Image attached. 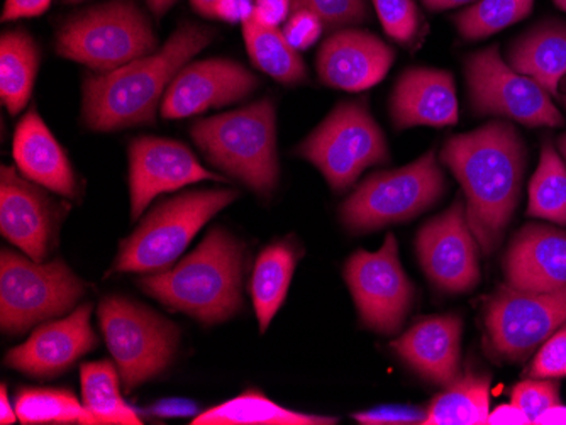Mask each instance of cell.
<instances>
[{
	"label": "cell",
	"mask_w": 566,
	"mask_h": 425,
	"mask_svg": "<svg viewBox=\"0 0 566 425\" xmlns=\"http://www.w3.org/2000/svg\"><path fill=\"white\" fill-rule=\"evenodd\" d=\"M203 180L226 182L221 174L203 168L196 155L182 142L157 136H142L129 145L133 221L142 217L151 200L160 193L175 192Z\"/></svg>",
	"instance_id": "9a60e30c"
},
{
	"label": "cell",
	"mask_w": 566,
	"mask_h": 425,
	"mask_svg": "<svg viewBox=\"0 0 566 425\" xmlns=\"http://www.w3.org/2000/svg\"><path fill=\"white\" fill-rule=\"evenodd\" d=\"M491 379L467 371L432 400L424 425H480L491 415Z\"/></svg>",
	"instance_id": "83f0119b"
},
{
	"label": "cell",
	"mask_w": 566,
	"mask_h": 425,
	"mask_svg": "<svg viewBox=\"0 0 566 425\" xmlns=\"http://www.w3.org/2000/svg\"><path fill=\"white\" fill-rule=\"evenodd\" d=\"M175 4H177V0H148L149 9L158 19L164 18Z\"/></svg>",
	"instance_id": "681fc988"
},
{
	"label": "cell",
	"mask_w": 566,
	"mask_h": 425,
	"mask_svg": "<svg viewBox=\"0 0 566 425\" xmlns=\"http://www.w3.org/2000/svg\"><path fill=\"white\" fill-rule=\"evenodd\" d=\"M390 346L429 382L450 386L460 376V317H429L415 323Z\"/></svg>",
	"instance_id": "603a6c76"
},
{
	"label": "cell",
	"mask_w": 566,
	"mask_h": 425,
	"mask_svg": "<svg viewBox=\"0 0 566 425\" xmlns=\"http://www.w3.org/2000/svg\"><path fill=\"white\" fill-rule=\"evenodd\" d=\"M85 284L63 263H38L2 249L0 328L18 336L51 317L63 316L84 297Z\"/></svg>",
	"instance_id": "52a82bcc"
},
{
	"label": "cell",
	"mask_w": 566,
	"mask_h": 425,
	"mask_svg": "<svg viewBox=\"0 0 566 425\" xmlns=\"http://www.w3.org/2000/svg\"><path fill=\"white\" fill-rule=\"evenodd\" d=\"M434 151L394 171L371 174L342 208L345 226L353 233H370L409 221L428 211L447 190Z\"/></svg>",
	"instance_id": "ba28073f"
},
{
	"label": "cell",
	"mask_w": 566,
	"mask_h": 425,
	"mask_svg": "<svg viewBox=\"0 0 566 425\" xmlns=\"http://www.w3.org/2000/svg\"><path fill=\"white\" fill-rule=\"evenodd\" d=\"M66 2H81V0H66Z\"/></svg>",
	"instance_id": "db71d44e"
},
{
	"label": "cell",
	"mask_w": 566,
	"mask_h": 425,
	"mask_svg": "<svg viewBox=\"0 0 566 425\" xmlns=\"http://www.w3.org/2000/svg\"><path fill=\"white\" fill-rule=\"evenodd\" d=\"M396 60V52L375 34L343 30L324 41L317 53L323 84L348 92H364L380 84Z\"/></svg>",
	"instance_id": "d6986e66"
},
{
	"label": "cell",
	"mask_w": 566,
	"mask_h": 425,
	"mask_svg": "<svg viewBox=\"0 0 566 425\" xmlns=\"http://www.w3.org/2000/svg\"><path fill=\"white\" fill-rule=\"evenodd\" d=\"M157 52V36L135 0H113L69 19L56 53L97 73H111Z\"/></svg>",
	"instance_id": "8992f818"
},
{
	"label": "cell",
	"mask_w": 566,
	"mask_h": 425,
	"mask_svg": "<svg viewBox=\"0 0 566 425\" xmlns=\"http://www.w3.org/2000/svg\"><path fill=\"white\" fill-rule=\"evenodd\" d=\"M63 211L41 185L4 164L0 171V233L43 263L55 244Z\"/></svg>",
	"instance_id": "2e32d148"
},
{
	"label": "cell",
	"mask_w": 566,
	"mask_h": 425,
	"mask_svg": "<svg viewBox=\"0 0 566 425\" xmlns=\"http://www.w3.org/2000/svg\"><path fill=\"white\" fill-rule=\"evenodd\" d=\"M15 412L22 424L97 425L94 415L66 390H19Z\"/></svg>",
	"instance_id": "1f68e13d"
},
{
	"label": "cell",
	"mask_w": 566,
	"mask_h": 425,
	"mask_svg": "<svg viewBox=\"0 0 566 425\" xmlns=\"http://www.w3.org/2000/svg\"><path fill=\"white\" fill-rule=\"evenodd\" d=\"M507 285L524 291L566 288V231L530 224L505 253Z\"/></svg>",
	"instance_id": "ffe728a7"
},
{
	"label": "cell",
	"mask_w": 566,
	"mask_h": 425,
	"mask_svg": "<svg viewBox=\"0 0 566 425\" xmlns=\"http://www.w3.org/2000/svg\"><path fill=\"white\" fill-rule=\"evenodd\" d=\"M562 103L565 104V106H566V95H563Z\"/></svg>",
	"instance_id": "f5cc1de1"
},
{
	"label": "cell",
	"mask_w": 566,
	"mask_h": 425,
	"mask_svg": "<svg viewBox=\"0 0 566 425\" xmlns=\"http://www.w3.org/2000/svg\"><path fill=\"white\" fill-rule=\"evenodd\" d=\"M219 0H190V4L203 18H214V8Z\"/></svg>",
	"instance_id": "c3c4849f"
},
{
	"label": "cell",
	"mask_w": 566,
	"mask_h": 425,
	"mask_svg": "<svg viewBox=\"0 0 566 425\" xmlns=\"http://www.w3.org/2000/svg\"><path fill=\"white\" fill-rule=\"evenodd\" d=\"M214 38L212 28L187 22L168 38L160 52L88 77L82 104L87 128L111 132L155 124L160 100L177 73Z\"/></svg>",
	"instance_id": "7a4b0ae2"
},
{
	"label": "cell",
	"mask_w": 566,
	"mask_h": 425,
	"mask_svg": "<svg viewBox=\"0 0 566 425\" xmlns=\"http://www.w3.org/2000/svg\"><path fill=\"white\" fill-rule=\"evenodd\" d=\"M486 424H514V425H527L531 424L530 417L521 411L516 405H501V407L495 408L489 418H486Z\"/></svg>",
	"instance_id": "7bdbcfd3"
},
{
	"label": "cell",
	"mask_w": 566,
	"mask_h": 425,
	"mask_svg": "<svg viewBox=\"0 0 566 425\" xmlns=\"http://www.w3.org/2000/svg\"><path fill=\"white\" fill-rule=\"evenodd\" d=\"M441 160L467 195V219L485 255L501 244L520 202L526 146L511 123L494 120L476 131L453 136Z\"/></svg>",
	"instance_id": "6da1fadb"
},
{
	"label": "cell",
	"mask_w": 566,
	"mask_h": 425,
	"mask_svg": "<svg viewBox=\"0 0 566 425\" xmlns=\"http://www.w3.org/2000/svg\"><path fill=\"white\" fill-rule=\"evenodd\" d=\"M259 78L233 60L214 59L184 66L177 73L161 100L165 119H186L212 107L240 103L254 88Z\"/></svg>",
	"instance_id": "e0dca14e"
},
{
	"label": "cell",
	"mask_w": 566,
	"mask_h": 425,
	"mask_svg": "<svg viewBox=\"0 0 566 425\" xmlns=\"http://www.w3.org/2000/svg\"><path fill=\"white\" fill-rule=\"evenodd\" d=\"M12 157L25 179L59 195L78 196L75 171L65 149L48 129L36 107H31L15 128Z\"/></svg>",
	"instance_id": "7402d4cb"
},
{
	"label": "cell",
	"mask_w": 566,
	"mask_h": 425,
	"mask_svg": "<svg viewBox=\"0 0 566 425\" xmlns=\"http://www.w3.org/2000/svg\"><path fill=\"white\" fill-rule=\"evenodd\" d=\"M345 278L361 322L380 334L399 332L412 306L415 287L400 265L396 236L387 234L377 253H355L346 263Z\"/></svg>",
	"instance_id": "4fadbf2b"
},
{
	"label": "cell",
	"mask_w": 566,
	"mask_h": 425,
	"mask_svg": "<svg viewBox=\"0 0 566 425\" xmlns=\"http://www.w3.org/2000/svg\"><path fill=\"white\" fill-rule=\"evenodd\" d=\"M51 0H6L2 21H15V19L38 18L50 8Z\"/></svg>",
	"instance_id": "b9f144b4"
},
{
	"label": "cell",
	"mask_w": 566,
	"mask_h": 425,
	"mask_svg": "<svg viewBox=\"0 0 566 425\" xmlns=\"http://www.w3.org/2000/svg\"><path fill=\"white\" fill-rule=\"evenodd\" d=\"M197 407L187 400H167L160 402L151 408L153 414L164 415V417H180V415L196 414Z\"/></svg>",
	"instance_id": "ee69618b"
},
{
	"label": "cell",
	"mask_w": 566,
	"mask_h": 425,
	"mask_svg": "<svg viewBox=\"0 0 566 425\" xmlns=\"http://www.w3.org/2000/svg\"><path fill=\"white\" fill-rule=\"evenodd\" d=\"M553 2H555L562 11L566 12V0H553Z\"/></svg>",
	"instance_id": "816d5d0a"
},
{
	"label": "cell",
	"mask_w": 566,
	"mask_h": 425,
	"mask_svg": "<svg viewBox=\"0 0 566 425\" xmlns=\"http://www.w3.org/2000/svg\"><path fill=\"white\" fill-rule=\"evenodd\" d=\"M98 322L127 392L164 373L177 351V326L124 297H106Z\"/></svg>",
	"instance_id": "9c48e42d"
},
{
	"label": "cell",
	"mask_w": 566,
	"mask_h": 425,
	"mask_svg": "<svg viewBox=\"0 0 566 425\" xmlns=\"http://www.w3.org/2000/svg\"><path fill=\"white\" fill-rule=\"evenodd\" d=\"M531 376L539 380L565 379L566 376V328L543 342L534 358Z\"/></svg>",
	"instance_id": "8d00e7d4"
},
{
	"label": "cell",
	"mask_w": 566,
	"mask_h": 425,
	"mask_svg": "<svg viewBox=\"0 0 566 425\" xmlns=\"http://www.w3.org/2000/svg\"><path fill=\"white\" fill-rule=\"evenodd\" d=\"M331 189H349L367 168L389 161V146L368 107L361 103L339 104L319 128L297 148Z\"/></svg>",
	"instance_id": "30bf717a"
},
{
	"label": "cell",
	"mask_w": 566,
	"mask_h": 425,
	"mask_svg": "<svg viewBox=\"0 0 566 425\" xmlns=\"http://www.w3.org/2000/svg\"><path fill=\"white\" fill-rule=\"evenodd\" d=\"M292 12V0H256L253 18L263 26L276 28Z\"/></svg>",
	"instance_id": "ab89813d"
},
{
	"label": "cell",
	"mask_w": 566,
	"mask_h": 425,
	"mask_svg": "<svg viewBox=\"0 0 566 425\" xmlns=\"http://www.w3.org/2000/svg\"><path fill=\"white\" fill-rule=\"evenodd\" d=\"M387 36L412 46L422 34V15L415 0H371Z\"/></svg>",
	"instance_id": "836d02e7"
},
{
	"label": "cell",
	"mask_w": 566,
	"mask_h": 425,
	"mask_svg": "<svg viewBox=\"0 0 566 425\" xmlns=\"http://www.w3.org/2000/svg\"><path fill=\"white\" fill-rule=\"evenodd\" d=\"M566 328V288L524 291L504 287L485 310L489 346L507 361L526 360L537 346Z\"/></svg>",
	"instance_id": "7c38bea8"
},
{
	"label": "cell",
	"mask_w": 566,
	"mask_h": 425,
	"mask_svg": "<svg viewBox=\"0 0 566 425\" xmlns=\"http://www.w3.org/2000/svg\"><path fill=\"white\" fill-rule=\"evenodd\" d=\"M390 114L397 129L458 123V100L451 73L436 68H410L394 88Z\"/></svg>",
	"instance_id": "44dd1931"
},
{
	"label": "cell",
	"mask_w": 566,
	"mask_h": 425,
	"mask_svg": "<svg viewBox=\"0 0 566 425\" xmlns=\"http://www.w3.org/2000/svg\"><path fill=\"white\" fill-rule=\"evenodd\" d=\"M253 0H219L214 8V19H221L224 22H247L253 18Z\"/></svg>",
	"instance_id": "60d3db41"
},
{
	"label": "cell",
	"mask_w": 566,
	"mask_h": 425,
	"mask_svg": "<svg viewBox=\"0 0 566 425\" xmlns=\"http://www.w3.org/2000/svg\"><path fill=\"white\" fill-rule=\"evenodd\" d=\"M511 404L520 407L530 417L531 424H534L546 408L559 404L558 383L537 380L520 383L512 390Z\"/></svg>",
	"instance_id": "d590c367"
},
{
	"label": "cell",
	"mask_w": 566,
	"mask_h": 425,
	"mask_svg": "<svg viewBox=\"0 0 566 425\" xmlns=\"http://www.w3.org/2000/svg\"><path fill=\"white\" fill-rule=\"evenodd\" d=\"M117 368L111 361L81 368L82 399L97 424L142 425V418L124 402Z\"/></svg>",
	"instance_id": "f546056e"
},
{
	"label": "cell",
	"mask_w": 566,
	"mask_h": 425,
	"mask_svg": "<svg viewBox=\"0 0 566 425\" xmlns=\"http://www.w3.org/2000/svg\"><path fill=\"white\" fill-rule=\"evenodd\" d=\"M353 417L364 425H412L426 424L428 411H421L410 405H387L371 411L355 414Z\"/></svg>",
	"instance_id": "f35d334b"
},
{
	"label": "cell",
	"mask_w": 566,
	"mask_h": 425,
	"mask_svg": "<svg viewBox=\"0 0 566 425\" xmlns=\"http://www.w3.org/2000/svg\"><path fill=\"white\" fill-rule=\"evenodd\" d=\"M323 21L311 11L292 12L291 19L283 28V36L289 41L292 47L297 52H304L307 47L313 46L321 34H323Z\"/></svg>",
	"instance_id": "74e56055"
},
{
	"label": "cell",
	"mask_w": 566,
	"mask_h": 425,
	"mask_svg": "<svg viewBox=\"0 0 566 425\" xmlns=\"http://www.w3.org/2000/svg\"><path fill=\"white\" fill-rule=\"evenodd\" d=\"M416 247L422 269L441 290L463 294L479 284V249L463 200H454L444 214L429 221L419 231Z\"/></svg>",
	"instance_id": "5bb4252c"
},
{
	"label": "cell",
	"mask_w": 566,
	"mask_h": 425,
	"mask_svg": "<svg viewBox=\"0 0 566 425\" xmlns=\"http://www.w3.org/2000/svg\"><path fill=\"white\" fill-rule=\"evenodd\" d=\"M534 424H555V425H566V407L563 405L556 404L553 407L546 408L539 417L534 421Z\"/></svg>",
	"instance_id": "f6af8a7d"
},
{
	"label": "cell",
	"mask_w": 566,
	"mask_h": 425,
	"mask_svg": "<svg viewBox=\"0 0 566 425\" xmlns=\"http://www.w3.org/2000/svg\"><path fill=\"white\" fill-rule=\"evenodd\" d=\"M565 92H566V82H565Z\"/></svg>",
	"instance_id": "11a10c76"
},
{
	"label": "cell",
	"mask_w": 566,
	"mask_h": 425,
	"mask_svg": "<svg viewBox=\"0 0 566 425\" xmlns=\"http://www.w3.org/2000/svg\"><path fill=\"white\" fill-rule=\"evenodd\" d=\"M192 138L203 157L260 195L279 183L275 106L270 98L243 109L197 120Z\"/></svg>",
	"instance_id": "277c9868"
},
{
	"label": "cell",
	"mask_w": 566,
	"mask_h": 425,
	"mask_svg": "<svg viewBox=\"0 0 566 425\" xmlns=\"http://www.w3.org/2000/svg\"><path fill=\"white\" fill-rule=\"evenodd\" d=\"M465 75L476 114L509 117L530 128H559L565 123L548 92L505 63L497 46L470 55Z\"/></svg>",
	"instance_id": "8fae6325"
},
{
	"label": "cell",
	"mask_w": 566,
	"mask_h": 425,
	"mask_svg": "<svg viewBox=\"0 0 566 425\" xmlns=\"http://www.w3.org/2000/svg\"><path fill=\"white\" fill-rule=\"evenodd\" d=\"M311 11L329 28L359 24L370 19L367 0H292V12Z\"/></svg>",
	"instance_id": "e575fe53"
},
{
	"label": "cell",
	"mask_w": 566,
	"mask_h": 425,
	"mask_svg": "<svg viewBox=\"0 0 566 425\" xmlns=\"http://www.w3.org/2000/svg\"><path fill=\"white\" fill-rule=\"evenodd\" d=\"M193 425H334L333 417L301 414L273 404L259 392H247L197 415Z\"/></svg>",
	"instance_id": "4316f807"
},
{
	"label": "cell",
	"mask_w": 566,
	"mask_h": 425,
	"mask_svg": "<svg viewBox=\"0 0 566 425\" xmlns=\"http://www.w3.org/2000/svg\"><path fill=\"white\" fill-rule=\"evenodd\" d=\"M422 2L431 11H447V9L458 8V6L469 4L473 0H422Z\"/></svg>",
	"instance_id": "7dc6e473"
},
{
	"label": "cell",
	"mask_w": 566,
	"mask_h": 425,
	"mask_svg": "<svg viewBox=\"0 0 566 425\" xmlns=\"http://www.w3.org/2000/svg\"><path fill=\"white\" fill-rule=\"evenodd\" d=\"M243 244L218 227L174 268L149 273L138 284L168 309L199 322L219 323L237 316L243 306Z\"/></svg>",
	"instance_id": "3957f363"
},
{
	"label": "cell",
	"mask_w": 566,
	"mask_h": 425,
	"mask_svg": "<svg viewBox=\"0 0 566 425\" xmlns=\"http://www.w3.org/2000/svg\"><path fill=\"white\" fill-rule=\"evenodd\" d=\"M91 314V304H85L65 319L44 323L28 341L11 349L4 363L34 379H51L65 373L84 354L97 348Z\"/></svg>",
	"instance_id": "ac0fdd59"
},
{
	"label": "cell",
	"mask_w": 566,
	"mask_h": 425,
	"mask_svg": "<svg viewBox=\"0 0 566 425\" xmlns=\"http://www.w3.org/2000/svg\"><path fill=\"white\" fill-rule=\"evenodd\" d=\"M533 6L534 0H476L454 15V26L465 40H483L526 19Z\"/></svg>",
	"instance_id": "d6a6232c"
},
{
	"label": "cell",
	"mask_w": 566,
	"mask_h": 425,
	"mask_svg": "<svg viewBox=\"0 0 566 425\" xmlns=\"http://www.w3.org/2000/svg\"><path fill=\"white\" fill-rule=\"evenodd\" d=\"M40 66L36 41L25 31H8L0 40V98L12 116L30 103Z\"/></svg>",
	"instance_id": "484cf974"
},
{
	"label": "cell",
	"mask_w": 566,
	"mask_h": 425,
	"mask_svg": "<svg viewBox=\"0 0 566 425\" xmlns=\"http://www.w3.org/2000/svg\"><path fill=\"white\" fill-rule=\"evenodd\" d=\"M244 43L251 63L280 84H301L307 77L304 60L289 44L282 31L263 26L251 18L243 24Z\"/></svg>",
	"instance_id": "f1b7e54d"
},
{
	"label": "cell",
	"mask_w": 566,
	"mask_h": 425,
	"mask_svg": "<svg viewBox=\"0 0 566 425\" xmlns=\"http://www.w3.org/2000/svg\"><path fill=\"white\" fill-rule=\"evenodd\" d=\"M507 63L548 94L558 95L566 77V22L548 19L521 34L509 47Z\"/></svg>",
	"instance_id": "cb8c5ba5"
},
{
	"label": "cell",
	"mask_w": 566,
	"mask_h": 425,
	"mask_svg": "<svg viewBox=\"0 0 566 425\" xmlns=\"http://www.w3.org/2000/svg\"><path fill=\"white\" fill-rule=\"evenodd\" d=\"M297 255L287 243H276L265 247L254 265L251 277V298L260 329L265 332L273 317L285 302L292 277H294Z\"/></svg>",
	"instance_id": "d4e9b609"
},
{
	"label": "cell",
	"mask_w": 566,
	"mask_h": 425,
	"mask_svg": "<svg viewBox=\"0 0 566 425\" xmlns=\"http://www.w3.org/2000/svg\"><path fill=\"white\" fill-rule=\"evenodd\" d=\"M527 214L566 226V164L552 142L543 146L542 160L531 179Z\"/></svg>",
	"instance_id": "4dcf8cb0"
},
{
	"label": "cell",
	"mask_w": 566,
	"mask_h": 425,
	"mask_svg": "<svg viewBox=\"0 0 566 425\" xmlns=\"http://www.w3.org/2000/svg\"><path fill=\"white\" fill-rule=\"evenodd\" d=\"M558 148H559V151H562V155H563V157H565V160H566V132H565V135L559 136Z\"/></svg>",
	"instance_id": "f907efd6"
},
{
	"label": "cell",
	"mask_w": 566,
	"mask_h": 425,
	"mask_svg": "<svg viewBox=\"0 0 566 425\" xmlns=\"http://www.w3.org/2000/svg\"><path fill=\"white\" fill-rule=\"evenodd\" d=\"M238 195L234 189H208L165 200L120 243L113 272H164L177 262L196 234L218 212L233 204Z\"/></svg>",
	"instance_id": "5b68a950"
},
{
	"label": "cell",
	"mask_w": 566,
	"mask_h": 425,
	"mask_svg": "<svg viewBox=\"0 0 566 425\" xmlns=\"http://www.w3.org/2000/svg\"><path fill=\"white\" fill-rule=\"evenodd\" d=\"M0 407H2V411H0V422L4 425L14 424L18 412L9 404L8 389H6V385H2V390H0Z\"/></svg>",
	"instance_id": "bcb514c9"
}]
</instances>
